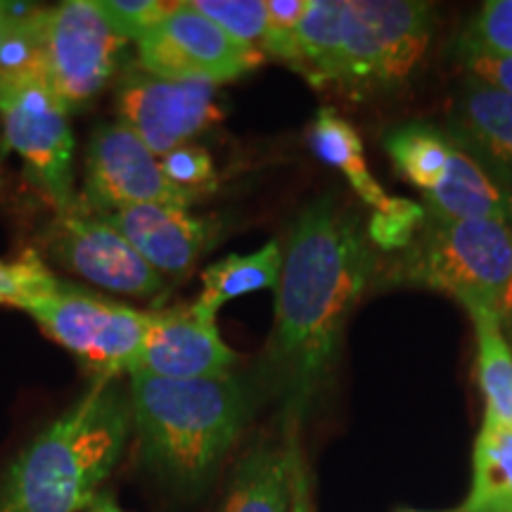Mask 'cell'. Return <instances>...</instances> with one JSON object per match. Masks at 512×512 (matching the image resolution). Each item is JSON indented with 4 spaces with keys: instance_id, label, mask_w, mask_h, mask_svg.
Returning a JSON list of instances; mask_svg holds the SVG:
<instances>
[{
    "instance_id": "d4e9b609",
    "label": "cell",
    "mask_w": 512,
    "mask_h": 512,
    "mask_svg": "<svg viewBox=\"0 0 512 512\" xmlns=\"http://www.w3.org/2000/svg\"><path fill=\"white\" fill-rule=\"evenodd\" d=\"M489 53L512 57V0H486L477 15L467 19L453 43V53Z\"/></svg>"
},
{
    "instance_id": "8992f818",
    "label": "cell",
    "mask_w": 512,
    "mask_h": 512,
    "mask_svg": "<svg viewBox=\"0 0 512 512\" xmlns=\"http://www.w3.org/2000/svg\"><path fill=\"white\" fill-rule=\"evenodd\" d=\"M0 126L5 145L24 162L57 214L74 207V133L69 110L36 72L0 74Z\"/></svg>"
},
{
    "instance_id": "ffe728a7",
    "label": "cell",
    "mask_w": 512,
    "mask_h": 512,
    "mask_svg": "<svg viewBox=\"0 0 512 512\" xmlns=\"http://www.w3.org/2000/svg\"><path fill=\"white\" fill-rule=\"evenodd\" d=\"M280 273H283V247L278 240H271L252 254H230L207 266V271L202 273V292L192 306L200 316L216 320V313L233 299L259 290H275Z\"/></svg>"
},
{
    "instance_id": "cb8c5ba5",
    "label": "cell",
    "mask_w": 512,
    "mask_h": 512,
    "mask_svg": "<svg viewBox=\"0 0 512 512\" xmlns=\"http://www.w3.org/2000/svg\"><path fill=\"white\" fill-rule=\"evenodd\" d=\"M67 283L55 278L36 252H24L12 261H0V306L29 313L46 299L55 297Z\"/></svg>"
},
{
    "instance_id": "7a4b0ae2",
    "label": "cell",
    "mask_w": 512,
    "mask_h": 512,
    "mask_svg": "<svg viewBox=\"0 0 512 512\" xmlns=\"http://www.w3.org/2000/svg\"><path fill=\"white\" fill-rule=\"evenodd\" d=\"M131 394L119 377H93L79 401L38 432L0 479V512H83L124 456Z\"/></svg>"
},
{
    "instance_id": "44dd1931",
    "label": "cell",
    "mask_w": 512,
    "mask_h": 512,
    "mask_svg": "<svg viewBox=\"0 0 512 512\" xmlns=\"http://www.w3.org/2000/svg\"><path fill=\"white\" fill-rule=\"evenodd\" d=\"M475 325L477 382L484 396V430L512 427V347L498 313L484 306H467Z\"/></svg>"
},
{
    "instance_id": "7402d4cb",
    "label": "cell",
    "mask_w": 512,
    "mask_h": 512,
    "mask_svg": "<svg viewBox=\"0 0 512 512\" xmlns=\"http://www.w3.org/2000/svg\"><path fill=\"white\" fill-rule=\"evenodd\" d=\"M309 145L320 162L347 178L351 190L366 207L373 211L387 207L389 195L375 181L366 159V147L351 121L339 117L330 107H320L309 126Z\"/></svg>"
},
{
    "instance_id": "603a6c76",
    "label": "cell",
    "mask_w": 512,
    "mask_h": 512,
    "mask_svg": "<svg viewBox=\"0 0 512 512\" xmlns=\"http://www.w3.org/2000/svg\"><path fill=\"white\" fill-rule=\"evenodd\" d=\"M463 512H512V427L479 430Z\"/></svg>"
},
{
    "instance_id": "5bb4252c",
    "label": "cell",
    "mask_w": 512,
    "mask_h": 512,
    "mask_svg": "<svg viewBox=\"0 0 512 512\" xmlns=\"http://www.w3.org/2000/svg\"><path fill=\"white\" fill-rule=\"evenodd\" d=\"M100 219L119 230L128 245L164 278L188 273L221 235V221L192 216L188 209L166 204H136L102 214Z\"/></svg>"
},
{
    "instance_id": "d6a6232c",
    "label": "cell",
    "mask_w": 512,
    "mask_h": 512,
    "mask_svg": "<svg viewBox=\"0 0 512 512\" xmlns=\"http://www.w3.org/2000/svg\"><path fill=\"white\" fill-rule=\"evenodd\" d=\"M31 10H36L34 5H24V3H5V8L0 10V50H3L5 41H8L12 31L19 24V19L27 17Z\"/></svg>"
},
{
    "instance_id": "484cf974",
    "label": "cell",
    "mask_w": 512,
    "mask_h": 512,
    "mask_svg": "<svg viewBox=\"0 0 512 512\" xmlns=\"http://www.w3.org/2000/svg\"><path fill=\"white\" fill-rule=\"evenodd\" d=\"M190 5L226 34L261 50L268 29L266 0H190Z\"/></svg>"
},
{
    "instance_id": "e575fe53",
    "label": "cell",
    "mask_w": 512,
    "mask_h": 512,
    "mask_svg": "<svg viewBox=\"0 0 512 512\" xmlns=\"http://www.w3.org/2000/svg\"><path fill=\"white\" fill-rule=\"evenodd\" d=\"M501 325H503L505 337H508V342L512 347V280H510L508 294H505V304H503V311H501Z\"/></svg>"
},
{
    "instance_id": "d590c367",
    "label": "cell",
    "mask_w": 512,
    "mask_h": 512,
    "mask_svg": "<svg viewBox=\"0 0 512 512\" xmlns=\"http://www.w3.org/2000/svg\"><path fill=\"white\" fill-rule=\"evenodd\" d=\"M394 512H463V508H453V510H415V508H396Z\"/></svg>"
},
{
    "instance_id": "52a82bcc",
    "label": "cell",
    "mask_w": 512,
    "mask_h": 512,
    "mask_svg": "<svg viewBox=\"0 0 512 512\" xmlns=\"http://www.w3.org/2000/svg\"><path fill=\"white\" fill-rule=\"evenodd\" d=\"M29 316L50 339L72 351L93 377L131 373L152 323V311L131 309L69 283L34 306Z\"/></svg>"
},
{
    "instance_id": "f546056e",
    "label": "cell",
    "mask_w": 512,
    "mask_h": 512,
    "mask_svg": "<svg viewBox=\"0 0 512 512\" xmlns=\"http://www.w3.org/2000/svg\"><path fill=\"white\" fill-rule=\"evenodd\" d=\"M174 3L162 0H95L107 24L126 41H138L157 19H162Z\"/></svg>"
},
{
    "instance_id": "d6986e66",
    "label": "cell",
    "mask_w": 512,
    "mask_h": 512,
    "mask_svg": "<svg viewBox=\"0 0 512 512\" xmlns=\"http://www.w3.org/2000/svg\"><path fill=\"white\" fill-rule=\"evenodd\" d=\"M382 147L403 181L427 195L446 174L448 159L456 147V133L448 124L439 126L425 119L403 121L384 131Z\"/></svg>"
},
{
    "instance_id": "9a60e30c",
    "label": "cell",
    "mask_w": 512,
    "mask_h": 512,
    "mask_svg": "<svg viewBox=\"0 0 512 512\" xmlns=\"http://www.w3.org/2000/svg\"><path fill=\"white\" fill-rule=\"evenodd\" d=\"M456 133V147L441 183L427 195L425 211L446 221H512V174Z\"/></svg>"
},
{
    "instance_id": "2e32d148",
    "label": "cell",
    "mask_w": 512,
    "mask_h": 512,
    "mask_svg": "<svg viewBox=\"0 0 512 512\" xmlns=\"http://www.w3.org/2000/svg\"><path fill=\"white\" fill-rule=\"evenodd\" d=\"M219 512H292V437L259 441L242 456Z\"/></svg>"
},
{
    "instance_id": "6da1fadb",
    "label": "cell",
    "mask_w": 512,
    "mask_h": 512,
    "mask_svg": "<svg viewBox=\"0 0 512 512\" xmlns=\"http://www.w3.org/2000/svg\"><path fill=\"white\" fill-rule=\"evenodd\" d=\"M366 223L320 195L294 219L275 287V323L256 368L294 432L328 384L351 311L377 275Z\"/></svg>"
},
{
    "instance_id": "e0dca14e",
    "label": "cell",
    "mask_w": 512,
    "mask_h": 512,
    "mask_svg": "<svg viewBox=\"0 0 512 512\" xmlns=\"http://www.w3.org/2000/svg\"><path fill=\"white\" fill-rule=\"evenodd\" d=\"M448 126L512 174V95L465 74Z\"/></svg>"
},
{
    "instance_id": "f1b7e54d",
    "label": "cell",
    "mask_w": 512,
    "mask_h": 512,
    "mask_svg": "<svg viewBox=\"0 0 512 512\" xmlns=\"http://www.w3.org/2000/svg\"><path fill=\"white\" fill-rule=\"evenodd\" d=\"M159 164L171 183L200 197L216 185L214 159L204 147L181 145L159 159Z\"/></svg>"
},
{
    "instance_id": "ba28073f",
    "label": "cell",
    "mask_w": 512,
    "mask_h": 512,
    "mask_svg": "<svg viewBox=\"0 0 512 512\" xmlns=\"http://www.w3.org/2000/svg\"><path fill=\"white\" fill-rule=\"evenodd\" d=\"M266 55L247 46L190 3H174L136 41V67L166 81L209 86L238 81L264 64Z\"/></svg>"
},
{
    "instance_id": "277c9868",
    "label": "cell",
    "mask_w": 512,
    "mask_h": 512,
    "mask_svg": "<svg viewBox=\"0 0 512 512\" xmlns=\"http://www.w3.org/2000/svg\"><path fill=\"white\" fill-rule=\"evenodd\" d=\"M384 280L448 294L463 309L484 306L501 318L512 280V223L427 214L411 245L389 261Z\"/></svg>"
},
{
    "instance_id": "1f68e13d",
    "label": "cell",
    "mask_w": 512,
    "mask_h": 512,
    "mask_svg": "<svg viewBox=\"0 0 512 512\" xmlns=\"http://www.w3.org/2000/svg\"><path fill=\"white\" fill-rule=\"evenodd\" d=\"M292 512H313L311 482L306 475V465L299 453L297 439L292 437Z\"/></svg>"
},
{
    "instance_id": "8d00e7d4",
    "label": "cell",
    "mask_w": 512,
    "mask_h": 512,
    "mask_svg": "<svg viewBox=\"0 0 512 512\" xmlns=\"http://www.w3.org/2000/svg\"><path fill=\"white\" fill-rule=\"evenodd\" d=\"M5 8V3H0V10H3Z\"/></svg>"
},
{
    "instance_id": "83f0119b",
    "label": "cell",
    "mask_w": 512,
    "mask_h": 512,
    "mask_svg": "<svg viewBox=\"0 0 512 512\" xmlns=\"http://www.w3.org/2000/svg\"><path fill=\"white\" fill-rule=\"evenodd\" d=\"M309 3L311 0H266L268 29L264 43H261V53L292 67L294 34L309 10Z\"/></svg>"
},
{
    "instance_id": "7c38bea8",
    "label": "cell",
    "mask_w": 512,
    "mask_h": 512,
    "mask_svg": "<svg viewBox=\"0 0 512 512\" xmlns=\"http://www.w3.org/2000/svg\"><path fill=\"white\" fill-rule=\"evenodd\" d=\"M121 124L162 159L223 117L216 86L197 81H166L133 67L117 88Z\"/></svg>"
},
{
    "instance_id": "ac0fdd59",
    "label": "cell",
    "mask_w": 512,
    "mask_h": 512,
    "mask_svg": "<svg viewBox=\"0 0 512 512\" xmlns=\"http://www.w3.org/2000/svg\"><path fill=\"white\" fill-rule=\"evenodd\" d=\"M347 27L349 0H311L294 34V72L316 88H335Z\"/></svg>"
},
{
    "instance_id": "5b68a950",
    "label": "cell",
    "mask_w": 512,
    "mask_h": 512,
    "mask_svg": "<svg viewBox=\"0 0 512 512\" xmlns=\"http://www.w3.org/2000/svg\"><path fill=\"white\" fill-rule=\"evenodd\" d=\"M434 19L432 3L349 0L337 91L361 100L399 88L430 46Z\"/></svg>"
},
{
    "instance_id": "3957f363",
    "label": "cell",
    "mask_w": 512,
    "mask_h": 512,
    "mask_svg": "<svg viewBox=\"0 0 512 512\" xmlns=\"http://www.w3.org/2000/svg\"><path fill=\"white\" fill-rule=\"evenodd\" d=\"M128 377L133 430L145 467L183 496L200 494L245 430L254 387L233 373L200 380Z\"/></svg>"
},
{
    "instance_id": "30bf717a",
    "label": "cell",
    "mask_w": 512,
    "mask_h": 512,
    "mask_svg": "<svg viewBox=\"0 0 512 512\" xmlns=\"http://www.w3.org/2000/svg\"><path fill=\"white\" fill-rule=\"evenodd\" d=\"M200 195L178 188L164 176L159 157L124 124H100L86 150V178L79 207L102 216L136 204L190 209Z\"/></svg>"
},
{
    "instance_id": "9c48e42d",
    "label": "cell",
    "mask_w": 512,
    "mask_h": 512,
    "mask_svg": "<svg viewBox=\"0 0 512 512\" xmlns=\"http://www.w3.org/2000/svg\"><path fill=\"white\" fill-rule=\"evenodd\" d=\"M126 43L95 8V0H67L48 10L36 74L72 112L110 83Z\"/></svg>"
},
{
    "instance_id": "4fadbf2b",
    "label": "cell",
    "mask_w": 512,
    "mask_h": 512,
    "mask_svg": "<svg viewBox=\"0 0 512 512\" xmlns=\"http://www.w3.org/2000/svg\"><path fill=\"white\" fill-rule=\"evenodd\" d=\"M235 351L221 339L216 320L204 318L192 304L152 311L143 349L128 375L145 373L164 380H200L233 373Z\"/></svg>"
},
{
    "instance_id": "836d02e7",
    "label": "cell",
    "mask_w": 512,
    "mask_h": 512,
    "mask_svg": "<svg viewBox=\"0 0 512 512\" xmlns=\"http://www.w3.org/2000/svg\"><path fill=\"white\" fill-rule=\"evenodd\" d=\"M86 512H126V510L117 503V496H114L112 491L102 489L100 494L95 496V501L91 503V508H88Z\"/></svg>"
},
{
    "instance_id": "4316f807",
    "label": "cell",
    "mask_w": 512,
    "mask_h": 512,
    "mask_svg": "<svg viewBox=\"0 0 512 512\" xmlns=\"http://www.w3.org/2000/svg\"><path fill=\"white\" fill-rule=\"evenodd\" d=\"M425 219L427 211L422 204L406 197H389L387 207L373 211V219L366 223L368 238L384 252H403L425 226Z\"/></svg>"
},
{
    "instance_id": "4dcf8cb0",
    "label": "cell",
    "mask_w": 512,
    "mask_h": 512,
    "mask_svg": "<svg viewBox=\"0 0 512 512\" xmlns=\"http://www.w3.org/2000/svg\"><path fill=\"white\" fill-rule=\"evenodd\" d=\"M465 74L482 79L498 91L512 95V57H498L489 53H456Z\"/></svg>"
},
{
    "instance_id": "8fae6325",
    "label": "cell",
    "mask_w": 512,
    "mask_h": 512,
    "mask_svg": "<svg viewBox=\"0 0 512 512\" xmlns=\"http://www.w3.org/2000/svg\"><path fill=\"white\" fill-rule=\"evenodd\" d=\"M43 247L57 264L107 292L150 299L164 290V275L147 264L119 230L88 214L79 202L55 216L43 233Z\"/></svg>"
}]
</instances>
